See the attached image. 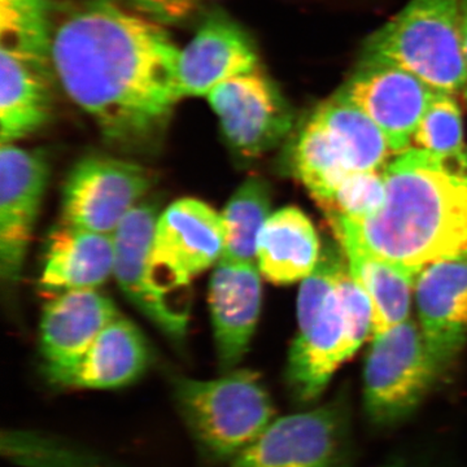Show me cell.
Here are the masks:
<instances>
[{
	"instance_id": "6da1fadb",
	"label": "cell",
	"mask_w": 467,
	"mask_h": 467,
	"mask_svg": "<svg viewBox=\"0 0 467 467\" xmlns=\"http://www.w3.org/2000/svg\"><path fill=\"white\" fill-rule=\"evenodd\" d=\"M180 52L155 18L112 0H91L54 29L55 77L101 135L126 150L164 134L180 90Z\"/></svg>"
},
{
	"instance_id": "7a4b0ae2",
	"label": "cell",
	"mask_w": 467,
	"mask_h": 467,
	"mask_svg": "<svg viewBox=\"0 0 467 467\" xmlns=\"http://www.w3.org/2000/svg\"><path fill=\"white\" fill-rule=\"evenodd\" d=\"M383 174L386 201L376 216L328 220L416 284L425 267L467 252V150L441 155L414 147Z\"/></svg>"
},
{
	"instance_id": "3957f363",
	"label": "cell",
	"mask_w": 467,
	"mask_h": 467,
	"mask_svg": "<svg viewBox=\"0 0 467 467\" xmlns=\"http://www.w3.org/2000/svg\"><path fill=\"white\" fill-rule=\"evenodd\" d=\"M52 27L48 0H0L2 144H15L51 116Z\"/></svg>"
},
{
	"instance_id": "277c9868",
	"label": "cell",
	"mask_w": 467,
	"mask_h": 467,
	"mask_svg": "<svg viewBox=\"0 0 467 467\" xmlns=\"http://www.w3.org/2000/svg\"><path fill=\"white\" fill-rule=\"evenodd\" d=\"M178 413L208 462L232 463L275 420L259 374L235 368L216 379L173 378Z\"/></svg>"
},
{
	"instance_id": "5b68a950",
	"label": "cell",
	"mask_w": 467,
	"mask_h": 467,
	"mask_svg": "<svg viewBox=\"0 0 467 467\" xmlns=\"http://www.w3.org/2000/svg\"><path fill=\"white\" fill-rule=\"evenodd\" d=\"M392 153L374 121L335 92L297 129L290 167L322 208L344 178L355 171H379Z\"/></svg>"
},
{
	"instance_id": "8992f818",
	"label": "cell",
	"mask_w": 467,
	"mask_h": 467,
	"mask_svg": "<svg viewBox=\"0 0 467 467\" xmlns=\"http://www.w3.org/2000/svg\"><path fill=\"white\" fill-rule=\"evenodd\" d=\"M461 7L462 0H410L368 36L359 63L401 67L436 92L456 94L467 85Z\"/></svg>"
},
{
	"instance_id": "52a82bcc",
	"label": "cell",
	"mask_w": 467,
	"mask_h": 467,
	"mask_svg": "<svg viewBox=\"0 0 467 467\" xmlns=\"http://www.w3.org/2000/svg\"><path fill=\"white\" fill-rule=\"evenodd\" d=\"M371 324L370 300L347 267L317 317L292 343L285 368L292 396L301 402L317 400L371 334Z\"/></svg>"
},
{
	"instance_id": "ba28073f",
	"label": "cell",
	"mask_w": 467,
	"mask_h": 467,
	"mask_svg": "<svg viewBox=\"0 0 467 467\" xmlns=\"http://www.w3.org/2000/svg\"><path fill=\"white\" fill-rule=\"evenodd\" d=\"M442 370L410 319L374 337L364 370V408L378 427L398 425L416 411Z\"/></svg>"
},
{
	"instance_id": "9c48e42d",
	"label": "cell",
	"mask_w": 467,
	"mask_h": 467,
	"mask_svg": "<svg viewBox=\"0 0 467 467\" xmlns=\"http://www.w3.org/2000/svg\"><path fill=\"white\" fill-rule=\"evenodd\" d=\"M152 184L149 169L137 162L109 156L79 160L64 182L63 223L113 235Z\"/></svg>"
},
{
	"instance_id": "30bf717a",
	"label": "cell",
	"mask_w": 467,
	"mask_h": 467,
	"mask_svg": "<svg viewBox=\"0 0 467 467\" xmlns=\"http://www.w3.org/2000/svg\"><path fill=\"white\" fill-rule=\"evenodd\" d=\"M223 247L221 213L198 199H180L160 213L150 269L160 287L174 297L196 275L220 263Z\"/></svg>"
},
{
	"instance_id": "8fae6325",
	"label": "cell",
	"mask_w": 467,
	"mask_h": 467,
	"mask_svg": "<svg viewBox=\"0 0 467 467\" xmlns=\"http://www.w3.org/2000/svg\"><path fill=\"white\" fill-rule=\"evenodd\" d=\"M207 99L227 144L243 159L269 152L294 126L291 107L260 67L217 86Z\"/></svg>"
},
{
	"instance_id": "7c38bea8",
	"label": "cell",
	"mask_w": 467,
	"mask_h": 467,
	"mask_svg": "<svg viewBox=\"0 0 467 467\" xmlns=\"http://www.w3.org/2000/svg\"><path fill=\"white\" fill-rule=\"evenodd\" d=\"M160 212L155 202L143 201L113 234L115 275L126 299L171 342L182 344L190 325L189 306L177 304L160 287L150 269V251Z\"/></svg>"
},
{
	"instance_id": "4fadbf2b",
	"label": "cell",
	"mask_w": 467,
	"mask_h": 467,
	"mask_svg": "<svg viewBox=\"0 0 467 467\" xmlns=\"http://www.w3.org/2000/svg\"><path fill=\"white\" fill-rule=\"evenodd\" d=\"M346 423L333 404L275 418L229 467H343Z\"/></svg>"
},
{
	"instance_id": "5bb4252c",
	"label": "cell",
	"mask_w": 467,
	"mask_h": 467,
	"mask_svg": "<svg viewBox=\"0 0 467 467\" xmlns=\"http://www.w3.org/2000/svg\"><path fill=\"white\" fill-rule=\"evenodd\" d=\"M50 178L47 156L41 150L2 144L0 150V275L16 284Z\"/></svg>"
},
{
	"instance_id": "9a60e30c",
	"label": "cell",
	"mask_w": 467,
	"mask_h": 467,
	"mask_svg": "<svg viewBox=\"0 0 467 467\" xmlns=\"http://www.w3.org/2000/svg\"><path fill=\"white\" fill-rule=\"evenodd\" d=\"M383 131L395 155L413 143L435 92L416 76L389 64L359 63L337 91Z\"/></svg>"
},
{
	"instance_id": "2e32d148",
	"label": "cell",
	"mask_w": 467,
	"mask_h": 467,
	"mask_svg": "<svg viewBox=\"0 0 467 467\" xmlns=\"http://www.w3.org/2000/svg\"><path fill=\"white\" fill-rule=\"evenodd\" d=\"M119 316L113 301L97 290L63 292L48 301L39 325L43 374L48 382L55 386L72 370Z\"/></svg>"
},
{
	"instance_id": "e0dca14e",
	"label": "cell",
	"mask_w": 467,
	"mask_h": 467,
	"mask_svg": "<svg viewBox=\"0 0 467 467\" xmlns=\"http://www.w3.org/2000/svg\"><path fill=\"white\" fill-rule=\"evenodd\" d=\"M414 287L423 339L445 373L467 340V252L425 267Z\"/></svg>"
},
{
	"instance_id": "ac0fdd59",
	"label": "cell",
	"mask_w": 467,
	"mask_h": 467,
	"mask_svg": "<svg viewBox=\"0 0 467 467\" xmlns=\"http://www.w3.org/2000/svg\"><path fill=\"white\" fill-rule=\"evenodd\" d=\"M256 263L220 260L209 282L208 303L218 367L235 370L250 349L259 322L263 287Z\"/></svg>"
},
{
	"instance_id": "d6986e66",
	"label": "cell",
	"mask_w": 467,
	"mask_h": 467,
	"mask_svg": "<svg viewBox=\"0 0 467 467\" xmlns=\"http://www.w3.org/2000/svg\"><path fill=\"white\" fill-rule=\"evenodd\" d=\"M256 67L259 57L247 34L229 18L209 17L181 48V95L207 98L217 86Z\"/></svg>"
},
{
	"instance_id": "ffe728a7",
	"label": "cell",
	"mask_w": 467,
	"mask_h": 467,
	"mask_svg": "<svg viewBox=\"0 0 467 467\" xmlns=\"http://www.w3.org/2000/svg\"><path fill=\"white\" fill-rule=\"evenodd\" d=\"M115 241L110 234L66 225L48 236L39 285L57 295L97 290L115 272Z\"/></svg>"
},
{
	"instance_id": "44dd1931",
	"label": "cell",
	"mask_w": 467,
	"mask_h": 467,
	"mask_svg": "<svg viewBox=\"0 0 467 467\" xmlns=\"http://www.w3.org/2000/svg\"><path fill=\"white\" fill-rule=\"evenodd\" d=\"M150 349L142 331L119 316L86 350L57 387L70 389H117L137 382L150 364Z\"/></svg>"
},
{
	"instance_id": "7402d4cb",
	"label": "cell",
	"mask_w": 467,
	"mask_h": 467,
	"mask_svg": "<svg viewBox=\"0 0 467 467\" xmlns=\"http://www.w3.org/2000/svg\"><path fill=\"white\" fill-rule=\"evenodd\" d=\"M319 256L317 233L300 209H279L266 221L257 244V266L267 281L279 285L304 281Z\"/></svg>"
},
{
	"instance_id": "603a6c76",
	"label": "cell",
	"mask_w": 467,
	"mask_h": 467,
	"mask_svg": "<svg viewBox=\"0 0 467 467\" xmlns=\"http://www.w3.org/2000/svg\"><path fill=\"white\" fill-rule=\"evenodd\" d=\"M334 232L348 261L350 275L370 300L371 335L376 337L407 321L414 282L398 267L368 251L352 234L342 229Z\"/></svg>"
},
{
	"instance_id": "cb8c5ba5",
	"label": "cell",
	"mask_w": 467,
	"mask_h": 467,
	"mask_svg": "<svg viewBox=\"0 0 467 467\" xmlns=\"http://www.w3.org/2000/svg\"><path fill=\"white\" fill-rule=\"evenodd\" d=\"M270 216L269 184L259 177L248 178L221 212L225 234L221 260L257 264L260 234Z\"/></svg>"
},
{
	"instance_id": "d4e9b609",
	"label": "cell",
	"mask_w": 467,
	"mask_h": 467,
	"mask_svg": "<svg viewBox=\"0 0 467 467\" xmlns=\"http://www.w3.org/2000/svg\"><path fill=\"white\" fill-rule=\"evenodd\" d=\"M417 149L451 155L465 150L463 122L453 94L435 92L414 133Z\"/></svg>"
},
{
	"instance_id": "484cf974",
	"label": "cell",
	"mask_w": 467,
	"mask_h": 467,
	"mask_svg": "<svg viewBox=\"0 0 467 467\" xmlns=\"http://www.w3.org/2000/svg\"><path fill=\"white\" fill-rule=\"evenodd\" d=\"M386 201L383 171H355L344 178L322 209L328 218L362 221L376 216Z\"/></svg>"
},
{
	"instance_id": "4316f807",
	"label": "cell",
	"mask_w": 467,
	"mask_h": 467,
	"mask_svg": "<svg viewBox=\"0 0 467 467\" xmlns=\"http://www.w3.org/2000/svg\"><path fill=\"white\" fill-rule=\"evenodd\" d=\"M347 267L343 254L337 248L327 247L319 256L315 270L304 279L297 297L299 331L306 330L317 317Z\"/></svg>"
},
{
	"instance_id": "83f0119b",
	"label": "cell",
	"mask_w": 467,
	"mask_h": 467,
	"mask_svg": "<svg viewBox=\"0 0 467 467\" xmlns=\"http://www.w3.org/2000/svg\"><path fill=\"white\" fill-rule=\"evenodd\" d=\"M131 8L158 21H180L192 14L204 0H128Z\"/></svg>"
},
{
	"instance_id": "f1b7e54d",
	"label": "cell",
	"mask_w": 467,
	"mask_h": 467,
	"mask_svg": "<svg viewBox=\"0 0 467 467\" xmlns=\"http://www.w3.org/2000/svg\"><path fill=\"white\" fill-rule=\"evenodd\" d=\"M461 33H462L463 51L467 60V0H462V7H461Z\"/></svg>"
},
{
	"instance_id": "f546056e",
	"label": "cell",
	"mask_w": 467,
	"mask_h": 467,
	"mask_svg": "<svg viewBox=\"0 0 467 467\" xmlns=\"http://www.w3.org/2000/svg\"><path fill=\"white\" fill-rule=\"evenodd\" d=\"M386 467H402V466H399V465H389V466H386Z\"/></svg>"
},
{
	"instance_id": "4dcf8cb0",
	"label": "cell",
	"mask_w": 467,
	"mask_h": 467,
	"mask_svg": "<svg viewBox=\"0 0 467 467\" xmlns=\"http://www.w3.org/2000/svg\"><path fill=\"white\" fill-rule=\"evenodd\" d=\"M465 97H466V100H467V85H466V88H465Z\"/></svg>"
}]
</instances>
